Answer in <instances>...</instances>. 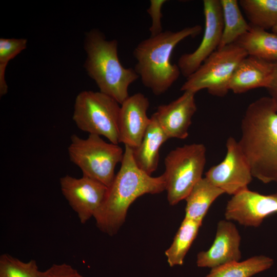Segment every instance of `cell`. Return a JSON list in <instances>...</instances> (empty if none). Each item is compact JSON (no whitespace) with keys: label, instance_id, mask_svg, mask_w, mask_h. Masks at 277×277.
Listing matches in <instances>:
<instances>
[{"label":"cell","instance_id":"7c38bea8","mask_svg":"<svg viewBox=\"0 0 277 277\" xmlns=\"http://www.w3.org/2000/svg\"><path fill=\"white\" fill-rule=\"evenodd\" d=\"M277 213V193L265 195L245 189L232 195L225 211V219L246 227H258L264 220Z\"/></svg>","mask_w":277,"mask_h":277},{"label":"cell","instance_id":"d4e9b609","mask_svg":"<svg viewBox=\"0 0 277 277\" xmlns=\"http://www.w3.org/2000/svg\"><path fill=\"white\" fill-rule=\"evenodd\" d=\"M25 38H0V95L7 93L8 86L5 79L6 66L10 60L26 48Z\"/></svg>","mask_w":277,"mask_h":277},{"label":"cell","instance_id":"52a82bcc","mask_svg":"<svg viewBox=\"0 0 277 277\" xmlns=\"http://www.w3.org/2000/svg\"><path fill=\"white\" fill-rule=\"evenodd\" d=\"M120 105L100 91H83L76 97L72 119L81 130L118 145Z\"/></svg>","mask_w":277,"mask_h":277},{"label":"cell","instance_id":"9c48e42d","mask_svg":"<svg viewBox=\"0 0 277 277\" xmlns=\"http://www.w3.org/2000/svg\"><path fill=\"white\" fill-rule=\"evenodd\" d=\"M226 146L225 158L219 164L212 166L206 172L205 177L225 193L234 195L248 189L253 176L238 142L230 136Z\"/></svg>","mask_w":277,"mask_h":277},{"label":"cell","instance_id":"603a6c76","mask_svg":"<svg viewBox=\"0 0 277 277\" xmlns=\"http://www.w3.org/2000/svg\"><path fill=\"white\" fill-rule=\"evenodd\" d=\"M239 3L250 25L267 30L277 25V0H240Z\"/></svg>","mask_w":277,"mask_h":277},{"label":"cell","instance_id":"5b68a950","mask_svg":"<svg viewBox=\"0 0 277 277\" xmlns=\"http://www.w3.org/2000/svg\"><path fill=\"white\" fill-rule=\"evenodd\" d=\"M70 140L68 148L69 159L80 168L83 176L109 187L115 175L116 166L123 160V149L95 134H89L84 139L73 134Z\"/></svg>","mask_w":277,"mask_h":277},{"label":"cell","instance_id":"484cf974","mask_svg":"<svg viewBox=\"0 0 277 277\" xmlns=\"http://www.w3.org/2000/svg\"><path fill=\"white\" fill-rule=\"evenodd\" d=\"M166 0H150V5L147 10L151 18V25L149 28L150 36L157 35L163 31L162 25V8Z\"/></svg>","mask_w":277,"mask_h":277},{"label":"cell","instance_id":"277c9868","mask_svg":"<svg viewBox=\"0 0 277 277\" xmlns=\"http://www.w3.org/2000/svg\"><path fill=\"white\" fill-rule=\"evenodd\" d=\"M84 48L87 58L84 67L100 91L120 105L129 96L128 89L139 76L133 68H125L118 55V42L107 40L99 30L86 35Z\"/></svg>","mask_w":277,"mask_h":277},{"label":"cell","instance_id":"2e32d148","mask_svg":"<svg viewBox=\"0 0 277 277\" xmlns=\"http://www.w3.org/2000/svg\"><path fill=\"white\" fill-rule=\"evenodd\" d=\"M274 62L248 55L238 64L229 83V90L242 94L259 88L267 89L272 79Z\"/></svg>","mask_w":277,"mask_h":277},{"label":"cell","instance_id":"44dd1931","mask_svg":"<svg viewBox=\"0 0 277 277\" xmlns=\"http://www.w3.org/2000/svg\"><path fill=\"white\" fill-rule=\"evenodd\" d=\"M202 223L184 217L171 245L165 252L170 266L183 265L185 257L195 239Z\"/></svg>","mask_w":277,"mask_h":277},{"label":"cell","instance_id":"30bf717a","mask_svg":"<svg viewBox=\"0 0 277 277\" xmlns=\"http://www.w3.org/2000/svg\"><path fill=\"white\" fill-rule=\"evenodd\" d=\"M203 4L205 29L201 42L192 52L182 54L177 63L181 74L186 78L217 49L222 36L224 24L220 0H204Z\"/></svg>","mask_w":277,"mask_h":277},{"label":"cell","instance_id":"9a60e30c","mask_svg":"<svg viewBox=\"0 0 277 277\" xmlns=\"http://www.w3.org/2000/svg\"><path fill=\"white\" fill-rule=\"evenodd\" d=\"M195 94L184 91L170 103L158 106L152 115L168 138L183 140L188 136L192 117L197 110Z\"/></svg>","mask_w":277,"mask_h":277},{"label":"cell","instance_id":"6da1fadb","mask_svg":"<svg viewBox=\"0 0 277 277\" xmlns=\"http://www.w3.org/2000/svg\"><path fill=\"white\" fill-rule=\"evenodd\" d=\"M238 143L252 176L277 183V110L269 96L250 103L243 116Z\"/></svg>","mask_w":277,"mask_h":277},{"label":"cell","instance_id":"4fadbf2b","mask_svg":"<svg viewBox=\"0 0 277 277\" xmlns=\"http://www.w3.org/2000/svg\"><path fill=\"white\" fill-rule=\"evenodd\" d=\"M148 98L140 92L129 96L122 104L119 116V142L132 149L141 144L150 124Z\"/></svg>","mask_w":277,"mask_h":277},{"label":"cell","instance_id":"f1b7e54d","mask_svg":"<svg viewBox=\"0 0 277 277\" xmlns=\"http://www.w3.org/2000/svg\"><path fill=\"white\" fill-rule=\"evenodd\" d=\"M272 32L274 33H276L277 34V25L274 26L272 29Z\"/></svg>","mask_w":277,"mask_h":277},{"label":"cell","instance_id":"ffe728a7","mask_svg":"<svg viewBox=\"0 0 277 277\" xmlns=\"http://www.w3.org/2000/svg\"><path fill=\"white\" fill-rule=\"evenodd\" d=\"M223 18V30L217 49L235 43L246 33L250 26L242 14L236 0H220Z\"/></svg>","mask_w":277,"mask_h":277},{"label":"cell","instance_id":"7a4b0ae2","mask_svg":"<svg viewBox=\"0 0 277 277\" xmlns=\"http://www.w3.org/2000/svg\"><path fill=\"white\" fill-rule=\"evenodd\" d=\"M125 146L120 169L94 216L97 227L110 236L117 233L125 221L129 207L137 198L145 194H158L166 189L164 174L154 177L141 170L133 159L132 149Z\"/></svg>","mask_w":277,"mask_h":277},{"label":"cell","instance_id":"ac0fdd59","mask_svg":"<svg viewBox=\"0 0 277 277\" xmlns=\"http://www.w3.org/2000/svg\"><path fill=\"white\" fill-rule=\"evenodd\" d=\"M249 30L235 42L248 55L274 62L277 61V34L250 25Z\"/></svg>","mask_w":277,"mask_h":277},{"label":"cell","instance_id":"3957f363","mask_svg":"<svg viewBox=\"0 0 277 277\" xmlns=\"http://www.w3.org/2000/svg\"><path fill=\"white\" fill-rule=\"evenodd\" d=\"M202 31V26L196 25L177 31H163L140 42L133 51L134 69L143 85L156 95L165 93L181 74L177 64L171 62L174 49L182 41Z\"/></svg>","mask_w":277,"mask_h":277},{"label":"cell","instance_id":"4316f807","mask_svg":"<svg viewBox=\"0 0 277 277\" xmlns=\"http://www.w3.org/2000/svg\"><path fill=\"white\" fill-rule=\"evenodd\" d=\"M39 277H84L71 265L66 263L54 264L44 271H39Z\"/></svg>","mask_w":277,"mask_h":277},{"label":"cell","instance_id":"ba28073f","mask_svg":"<svg viewBox=\"0 0 277 277\" xmlns=\"http://www.w3.org/2000/svg\"><path fill=\"white\" fill-rule=\"evenodd\" d=\"M247 56L245 50L236 43L217 49L186 78L181 90L196 93L206 89L212 95L225 96L229 91L234 71Z\"/></svg>","mask_w":277,"mask_h":277},{"label":"cell","instance_id":"e0dca14e","mask_svg":"<svg viewBox=\"0 0 277 277\" xmlns=\"http://www.w3.org/2000/svg\"><path fill=\"white\" fill-rule=\"evenodd\" d=\"M150 119L140 145L132 149V155L138 167L151 175L158 166L160 147L169 138L152 115Z\"/></svg>","mask_w":277,"mask_h":277},{"label":"cell","instance_id":"5bb4252c","mask_svg":"<svg viewBox=\"0 0 277 277\" xmlns=\"http://www.w3.org/2000/svg\"><path fill=\"white\" fill-rule=\"evenodd\" d=\"M241 240L240 233L232 222L226 219L220 221L212 244L207 250L197 254V266L212 269L239 261L242 256L240 249Z\"/></svg>","mask_w":277,"mask_h":277},{"label":"cell","instance_id":"7402d4cb","mask_svg":"<svg viewBox=\"0 0 277 277\" xmlns=\"http://www.w3.org/2000/svg\"><path fill=\"white\" fill-rule=\"evenodd\" d=\"M273 263L270 257L256 255L242 262H232L211 269L205 277H251L269 269Z\"/></svg>","mask_w":277,"mask_h":277},{"label":"cell","instance_id":"cb8c5ba5","mask_svg":"<svg viewBox=\"0 0 277 277\" xmlns=\"http://www.w3.org/2000/svg\"><path fill=\"white\" fill-rule=\"evenodd\" d=\"M36 262H23L8 254L0 256V277H39Z\"/></svg>","mask_w":277,"mask_h":277},{"label":"cell","instance_id":"83f0119b","mask_svg":"<svg viewBox=\"0 0 277 277\" xmlns=\"http://www.w3.org/2000/svg\"><path fill=\"white\" fill-rule=\"evenodd\" d=\"M274 68L273 77L271 83L266 89L268 92L269 97L277 110V61L274 62Z\"/></svg>","mask_w":277,"mask_h":277},{"label":"cell","instance_id":"8fae6325","mask_svg":"<svg viewBox=\"0 0 277 277\" xmlns=\"http://www.w3.org/2000/svg\"><path fill=\"white\" fill-rule=\"evenodd\" d=\"M60 184L63 195L83 224L100 209L108 188L85 176L76 178L66 175L60 178Z\"/></svg>","mask_w":277,"mask_h":277},{"label":"cell","instance_id":"d6986e66","mask_svg":"<svg viewBox=\"0 0 277 277\" xmlns=\"http://www.w3.org/2000/svg\"><path fill=\"white\" fill-rule=\"evenodd\" d=\"M224 193V191L212 184L206 177H202L185 199V217L202 223L211 204Z\"/></svg>","mask_w":277,"mask_h":277},{"label":"cell","instance_id":"8992f818","mask_svg":"<svg viewBox=\"0 0 277 277\" xmlns=\"http://www.w3.org/2000/svg\"><path fill=\"white\" fill-rule=\"evenodd\" d=\"M206 162V149L202 144L185 145L169 152L165 159L163 174L170 205L185 199L202 178Z\"/></svg>","mask_w":277,"mask_h":277}]
</instances>
